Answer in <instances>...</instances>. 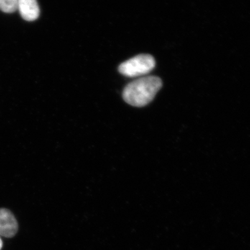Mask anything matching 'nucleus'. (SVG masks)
<instances>
[{
	"mask_svg": "<svg viewBox=\"0 0 250 250\" xmlns=\"http://www.w3.org/2000/svg\"><path fill=\"white\" fill-rule=\"evenodd\" d=\"M162 87V81L157 77H142L131 82L123 90L125 101L131 106H146Z\"/></svg>",
	"mask_w": 250,
	"mask_h": 250,
	"instance_id": "1",
	"label": "nucleus"
},
{
	"mask_svg": "<svg viewBox=\"0 0 250 250\" xmlns=\"http://www.w3.org/2000/svg\"><path fill=\"white\" fill-rule=\"evenodd\" d=\"M155 60L149 54H141L123 62L119 72L124 76L137 77L147 75L155 67Z\"/></svg>",
	"mask_w": 250,
	"mask_h": 250,
	"instance_id": "2",
	"label": "nucleus"
},
{
	"mask_svg": "<svg viewBox=\"0 0 250 250\" xmlns=\"http://www.w3.org/2000/svg\"><path fill=\"white\" fill-rule=\"evenodd\" d=\"M17 220L12 212L6 208H0V236L12 238L17 233Z\"/></svg>",
	"mask_w": 250,
	"mask_h": 250,
	"instance_id": "3",
	"label": "nucleus"
},
{
	"mask_svg": "<svg viewBox=\"0 0 250 250\" xmlns=\"http://www.w3.org/2000/svg\"><path fill=\"white\" fill-rule=\"evenodd\" d=\"M18 10L26 21H36L40 15V9L36 0H18Z\"/></svg>",
	"mask_w": 250,
	"mask_h": 250,
	"instance_id": "4",
	"label": "nucleus"
},
{
	"mask_svg": "<svg viewBox=\"0 0 250 250\" xmlns=\"http://www.w3.org/2000/svg\"><path fill=\"white\" fill-rule=\"evenodd\" d=\"M18 0H0V10L6 14H11L18 10Z\"/></svg>",
	"mask_w": 250,
	"mask_h": 250,
	"instance_id": "5",
	"label": "nucleus"
},
{
	"mask_svg": "<svg viewBox=\"0 0 250 250\" xmlns=\"http://www.w3.org/2000/svg\"><path fill=\"white\" fill-rule=\"evenodd\" d=\"M3 246V242L1 241V238H0V250H1V248H2Z\"/></svg>",
	"mask_w": 250,
	"mask_h": 250,
	"instance_id": "6",
	"label": "nucleus"
}]
</instances>
